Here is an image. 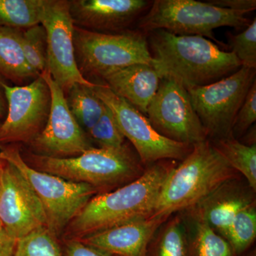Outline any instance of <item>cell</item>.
<instances>
[{"label": "cell", "instance_id": "cell-16", "mask_svg": "<svg viewBox=\"0 0 256 256\" xmlns=\"http://www.w3.org/2000/svg\"><path fill=\"white\" fill-rule=\"evenodd\" d=\"M255 193L238 178L230 180L188 210V214L194 222L207 224L225 238L236 216L256 204Z\"/></svg>", "mask_w": 256, "mask_h": 256}, {"label": "cell", "instance_id": "cell-22", "mask_svg": "<svg viewBox=\"0 0 256 256\" xmlns=\"http://www.w3.org/2000/svg\"><path fill=\"white\" fill-rule=\"evenodd\" d=\"M46 0H0V28L25 30L41 24Z\"/></svg>", "mask_w": 256, "mask_h": 256}, {"label": "cell", "instance_id": "cell-27", "mask_svg": "<svg viewBox=\"0 0 256 256\" xmlns=\"http://www.w3.org/2000/svg\"><path fill=\"white\" fill-rule=\"evenodd\" d=\"M193 240L194 256H234L228 242L210 226L195 222Z\"/></svg>", "mask_w": 256, "mask_h": 256}, {"label": "cell", "instance_id": "cell-25", "mask_svg": "<svg viewBox=\"0 0 256 256\" xmlns=\"http://www.w3.org/2000/svg\"><path fill=\"white\" fill-rule=\"evenodd\" d=\"M21 44L28 65L41 75L47 69V36L43 25L22 30Z\"/></svg>", "mask_w": 256, "mask_h": 256}, {"label": "cell", "instance_id": "cell-3", "mask_svg": "<svg viewBox=\"0 0 256 256\" xmlns=\"http://www.w3.org/2000/svg\"><path fill=\"white\" fill-rule=\"evenodd\" d=\"M238 176L210 140L194 144L168 176L152 216L170 217L188 210L220 185Z\"/></svg>", "mask_w": 256, "mask_h": 256}, {"label": "cell", "instance_id": "cell-15", "mask_svg": "<svg viewBox=\"0 0 256 256\" xmlns=\"http://www.w3.org/2000/svg\"><path fill=\"white\" fill-rule=\"evenodd\" d=\"M68 2L74 26L108 34L127 31L151 4L144 0H72Z\"/></svg>", "mask_w": 256, "mask_h": 256}, {"label": "cell", "instance_id": "cell-31", "mask_svg": "<svg viewBox=\"0 0 256 256\" xmlns=\"http://www.w3.org/2000/svg\"><path fill=\"white\" fill-rule=\"evenodd\" d=\"M64 252L65 256H112L74 238L66 240Z\"/></svg>", "mask_w": 256, "mask_h": 256}, {"label": "cell", "instance_id": "cell-20", "mask_svg": "<svg viewBox=\"0 0 256 256\" xmlns=\"http://www.w3.org/2000/svg\"><path fill=\"white\" fill-rule=\"evenodd\" d=\"M234 170L242 174L248 186L256 191V146H248L233 136L210 141Z\"/></svg>", "mask_w": 256, "mask_h": 256}, {"label": "cell", "instance_id": "cell-38", "mask_svg": "<svg viewBox=\"0 0 256 256\" xmlns=\"http://www.w3.org/2000/svg\"><path fill=\"white\" fill-rule=\"evenodd\" d=\"M2 120H0V124H1ZM0 148H1V146H0Z\"/></svg>", "mask_w": 256, "mask_h": 256}, {"label": "cell", "instance_id": "cell-32", "mask_svg": "<svg viewBox=\"0 0 256 256\" xmlns=\"http://www.w3.org/2000/svg\"><path fill=\"white\" fill-rule=\"evenodd\" d=\"M207 2L234 11L250 13L256 9V0H210Z\"/></svg>", "mask_w": 256, "mask_h": 256}, {"label": "cell", "instance_id": "cell-2", "mask_svg": "<svg viewBox=\"0 0 256 256\" xmlns=\"http://www.w3.org/2000/svg\"><path fill=\"white\" fill-rule=\"evenodd\" d=\"M146 37L152 66L161 78L174 79L186 88L213 84L242 67L232 52L220 50L204 36L159 30Z\"/></svg>", "mask_w": 256, "mask_h": 256}, {"label": "cell", "instance_id": "cell-14", "mask_svg": "<svg viewBox=\"0 0 256 256\" xmlns=\"http://www.w3.org/2000/svg\"><path fill=\"white\" fill-rule=\"evenodd\" d=\"M0 220L4 230L16 240L46 227L41 202L20 172L6 162L0 193Z\"/></svg>", "mask_w": 256, "mask_h": 256}, {"label": "cell", "instance_id": "cell-37", "mask_svg": "<svg viewBox=\"0 0 256 256\" xmlns=\"http://www.w3.org/2000/svg\"><path fill=\"white\" fill-rule=\"evenodd\" d=\"M248 256H256L255 252H254V254H250V255H249Z\"/></svg>", "mask_w": 256, "mask_h": 256}, {"label": "cell", "instance_id": "cell-10", "mask_svg": "<svg viewBox=\"0 0 256 256\" xmlns=\"http://www.w3.org/2000/svg\"><path fill=\"white\" fill-rule=\"evenodd\" d=\"M8 114L0 124V146L30 144L40 134L50 116L52 94L41 75L30 84L12 86L4 84Z\"/></svg>", "mask_w": 256, "mask_h": 256}, {"label": "cell", "instance_id": "cell-24", "mask_svg": "<svg viewBox=\"0 0 256 256\" xmlns=\"http://www.w3.org/2000/svg\"><path fill=\"white\" fill-rule=\"evenodd\" d=\"M256 237V206L254 204L236 216L225 239L232 247L234 255H239L252 245Z\"/></svg>", "mask_w": 256, "mask_h": 256}, {"label": "cell", "instance_id": "cell-12", "mask_svg": "<svg viewBox=\"0 0 256 256\" xmlns=\"http://www.w3.org/2000/svg\"><path fill=\"white\" fill-rule=\"evenodd\" d=\"M41 24L47 36V69L64 94L75 84L95 86L77 66L74 45V24L67 0H46Z\"/></svg>", "mask_w": 256, "mask_h": 256}, {"label": "cell", "instance_id": "cell-35", "mask_svg": "<svg viewBox=\"0 0 256 256\" xmlns=\"http://www.w3.org/2000/svg\"><path fill=\"white\" fill-rule=\"evenodd\" d=\"M3 166H4V162L0 160V193H1L2 184Z\"/></svg>", "mask_w": 256, "mask_h": 256}, {"label": "cell", "instance_id": "cell-18", "mask_svg": "<svg viewBox=\"0 0 256 256\" xmlns=\"http://www.w3.org/2000/svg\"><path fill=\"white\" fill-rule=\"evenodd\" d=\"M161 76L152 65L134 64L106 76L102 80L146 116L148 106L159 88Z\"/></svg>", "mask_w": 256, "mask_h": 256}, {"label": "cell", "instance_id": "cell-17", "mask_svg": "<svg viewBox=\"0 0 256 256\" xmlns=\"http://www.w3.org/2000/svg\"><path fill=\"white\" fill-rule=\"evenodd\" d=\"M169 218L151 216L106 229L78 240L112 256H146L151 240Z\"/></svg>", "mask_w": 256, "mask_h": 256}, {"label": "cell", "instance_id": "cell-30", "mask_svg": "<svg viewBox=\"0 0 256 256\" xmlns=\"http://www.w3.org/2000/svg\"><path fill=\"white\" fill-rule=\"evenodd\" d=\"M256 120V80L254 82L242 102L232 128L234 138L242 137L246 132Z\"/></svg>", "mask_w": 256, "mask_h": 256}, {"label": "cell", "instance_id": "cell-21", "mask_svg": "<svg viewBox=\"0 0 256 256\" xmlns=\"http://www.w3.org/2000/svg\"><path fill=\"white\" fill-rule=\"evenodd\" d=\"M94 87L75 84L66 94L69 110L86 133L100 119L106 107L94 92Z\"/></svg>", "mask_w": 256, "mask_h": 256}, {"label": "cell", "instance_id": "cell-13", "mask_svg": "<svg viewBox=\"0 0 256 256\" xmlns=\"http://www.w3.org/2000/svg\"><path fill=\"white\" fill-rule=\"evenodd\" d=\"M41 76L50 87L52 104L44 129L30 144L32 153L50 158H74L94 148L87 133L69 110L63 90L48 70Z\"/></svg>", "mask_w": 256, "mask_h": 256}, {"label": "cell", "instance_id": "cell-36", "mask_svg": "<svg viewBox=\"0 0 256 256\" xmlns=\"http://www.w3.org/2000/svg\"><path fill=\"white\" fill-rule=\"evenodd\" d=\"M2 230H4V227H3L2 224L1 220H0V232Z\"/></svg>", "mask_w": 256, "mask_h": 256}, {"label": "cell", "instance_id": "cell-5", "mask_svg": "<svg viewBox=\"0 0 256 256\" xmlns=\"http://www.w3.org/2000/svg\"><path fill=\"white\" fill-rule=\"evenodd\" d=\"M249 13L220 8L195 0H156L138 22L144 34L162 30L176 35H197L220 43L214 30L224 26L244 30L252 21Z\"/></svg>", "mask_w": 256, "mask_h": 256}, {"label": "cell", "instance_id": "cell-28", "mask_svg": "<svg viewBox=\"0 0 256 256\" xmlns=\"http://www.w3.org/2000/svg\"><path fill=\"white\" fill-rule=\"evenodd\" d=\"M87 134L90 140L95 142L98 148L117 149L126 144L124 133L114 114L107 106L100 119Z\"/></svg>", "mask_w": 256, "mask_h": 256}, {"label": "cell", "instance_id": "cell-33", "mask_svg": "<svg viewBox=\"0 0 256 256\" xmlns=\"http://www.w3.org/2000/svg\"><path fill=\"white\" fill-rule=\"evenodd\" d=\"M16 240L4 228L0 232V256H14Z\"/></svg>", "mask_w": 256, "mask_h": 256}, {"label": "cell", "instance_id": "cell-11", "mask_svg": "<svg viewBox=\"0 0 256 256\" xmlns=\"http://www.w3.org/2000/svg\"><path fill=\"white\" fill-rule=\"evenodd\" d=\"M146 117L156 132L170 140L194 146L208 140L188 90L174 79H161Z\"/></svg>", "mask_w": 256, "mask_h": 256}, {"label": "cell", "instance_id": "cell-6", "mask_svg": "<svg viewBox=\"0 0 256 256\" xmlns=\"http://www.w3.org/2000/svg\"><path fill=\"white\" fill-rule=\"evenodd\" d=\"M74 45L77 66L88 80H102L134 64L153 65L146 34L139 30L108 34L74 26Z\"/></svg>", "mask_w": 256, "mask_h": 256}, {"label": "cell", "instance_id": "cell-26", "mask_svg": "<svg viewBox=\"0 0 256 256\" xmlns=\"http://www.w3.org/2000/svg\"><path fill=\"white\" fill-rule=\"evenodd\" d=\"M13 256H64L60 244L46 227L16 240Z\"/></svg>", "mask_w": 256, "mask_h": 256}, {"label": "cell", "instance_id": "cell-7", "mask_svg": "<svg viewBox=\"0 0 256 256\" xmlns=\"http://www.w3.org/2000/svg\"><path fill=\"white\" fill-rule=\"evenodd\" d=\"M0 160L14 166L28 181L44 207L46 228L55 236L60 235L98 193L87 184L73 182L32 168L18 148L1 146Z\"/></svg>", "mask_w": 256, "mask_h": 256}, {"label": "cell", "instance_id": "cell-34", "mask_svg": "<svg viewBox=\"0 0 256 256\" xmlns=\"http://www.w3.org/2000/svg\"><path fill=\"white\" fill-rule=\"evenodd\" d=\"M4 84H8V82L0 76V120H4L8 114V102L5 97L4 87Z\"/></svg>", "mask_w": 256, "mask_h": 256}, {"label": "cell", "instance_id": "cell-19", "mask_svg": "<svg viewBox=\"0 0 256 256\" xmlns=\"http://www.w3.org/2000/svg\"><path fill=\"white\" fill-rule=\"evenodd\" d=\"M21 33L18 28H0V76L16 86L26 85L40 76L26 62Z\"/></svg>", "mask_w": 256, "mask_h": 256}, {"label": "cell", "instance_id": "cell-9", "mask_svg": "<svg viewBox=\"0 0 256 256\" xmlns=\"http://www.w3.org/2000/svg\"><path fill=\"white\" fill-rule=\"evenodd\" d=\"M92 89L112 111L124 138L132 143L143 164L150 165L162 160L182 161L190 154L193 146L163 137L144 114L116 95L106 84H96Z\"/></svg>", "mask_w": 256, "mask_h": 256}, {"label": "cell", "instance_id": "cell-23", "mask_svg": "<svg viewBox=\"0 0 256 256\" xmlns=\"http://www.w3.org/2000/svg\"><path fill=\"white\" fill-rule=\"evenodd\" d=\"M158 230L152 256H188V237L180 216L165 222Z\"/></svg>", "mask_w": 256, "mask_h": 256}, {"label": "cell", "instance_id": "cell-29", "mask_svg": "<svg viewBox=\"0 0 256 256\" xmlns=\"http://www.w3.org/2000/svg\"><path fill=\"white\" fill-rule=\"evenodd\" d=\"M230 52L238 58L242 66L256 68V18L242 32L227 34Z\"/></svg>", "mask_w": 256, "mask_h": 256}, {"label": "cell", "instance_id": "cell-8", "mask_svg": "<svg viewBox=\"0 0 256 256\" xmlns=\"http://www.w3.org/2000/svg\"><path fill=\"white\" fill-rule=\"evenodd\" d=\"M256 69L242 66L213 84L186 88L208 139L233 136L234 120L256 80Z\"/></svg>", "mask_w": 256, "mask_h": 256}, {"label": "cell", "instance_id": "cell-1", "mask_svg": "<svg viewBox=\"0 0 256 256\" xmlns=\"http://www.w3.org/2000/svg\"><path fill=\"white\" fill-rule=\"evenodd\" d=\"M176 165L174 160L156 162L137 180L92 197L67 226V239L82 238L151 216L163 185Z\"/></svg>", "mask_w": 256, "mask_h": 256}, {"label": "cell", "instance_id": "cell-4", "mask_svg": "<svg viewBox=\"0 0 256 256\" xmlns=\"http://www.w3.org/2000/svg\"><path fill=\"white\" fill-rule=\"evenodd\" d=\"M25 162L44 172L73 182L87 184L100 193L137 180L146 170L139 156L126 144L117 149L94 146L74 158H50L30 153Z\"/></svg>", "mask_w": 256, "mask_h": 256}]
</instances>
